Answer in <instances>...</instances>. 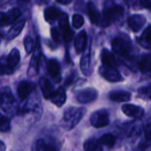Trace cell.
<instances>
[{"mask_svg":"<svg viewBox=\"0 0 151 151\" xmlns=\"http://www.w3.org/2000/svg\"><path fill=\"white\" fill-rule=\"evenodd\" d=\"M101 60H102L103 65L112 66V67H116V68L118 66V62H117L115 56L113 55L112 52H111L107 49H103V50L101 52Z\"/></svg>","mask_w":151,"mask_h":151,"instance_id":"22","label":"cell"},{"mask_svg":"<svg viewBox=\"0 0 151 151\" xmlns=\"http://www.w3.org/2000/svg\"><path fill=\"white\" fill-rule=\"evenodd\" d=\"M21 16V12L18 8H13L6 12H1V26H7L13 23Z\"/></svg>","mask_w":151,"mask_h":151,"instance_id":"14","label":"cell"},{"mask_svg":"<svg viewBox=\"0 0 151 151\" xmlns=\"http://www.w3.org/2000/svg\"><path fill=\"white\" fill-rule=\"evenodd\" d=\"M0 150L1 151H5V144L2 141L0 142Z\"/></svg>","mask_w":151,"mask_h":151,"instance_id":"41","label":"cell"},{"mask_svg":"<svg viewBox=\"0 0 151 151\" xmlns=\"http://www.w3.org/2000/svg\"><path fill=\"white\" fill-rule=\"evenodd\" d=\"M87 11L88 18L92 24L99 25L102 22V16L100 14L99 10L97 9L96 5L93 2H88L87 4Z\"/></svg>","mask_w":151,"mask_h":151,"instance_id":"17","label":"cell"},{"mask_svg":"<svg viewBox=\"0 0 151 151\" xmlns=\"http://www.w3.org/2000/svg\"><path fill=\"white\" fill-rule=\"evenodd\" d=\"M143 134H144V138L147 142L151 141V122L147 124L144 128H143Z\"/></svg>","mask_w":151,"mask_h":151,"instance_id":"34","label":"cell"},{"mask_svg":"<svg viewBox=\"0 0 151 151\" xmlns=\"http://www.w3.org/2000/svg\"><path fill=\"white\" fill-rule=\"evenodd\" d=\"M98 97V92L93 88H87L78 91L75 95L76 100L80 104H88L94 102Z\"/></svg>","mask_w":151,"mask_h":151,"instance_id":"8","label":"cell"},{"mask_svg":"<svg viewBox=\"0 0 151 151\" xmlns=\"http://www.w3.org/2000/svg\"><path fill=\"white\" fill-rule=\"evenodd\" d=\"M19 113L23 115L31 114L35 119H39L42 113V108L38 96H31L27 100V102L23 105V107L19 110Z\"/></svg>","mask_w":151,"mask_h":151,"instance_id":"5","label":"cell"},{"mask_svg":"<svg viewBox=\"0 0 151 151\" xmlns=\"http://www.w3.org/2000/svg\"><path fill=\"white\" fill-rule=\"evenodd\" d=\"M24 48L26 50L27 53H31L35 48V42L34 40L30 37V36H26L24 39Z\"/></svg>","mask_w":151,"mask_h":151,"instance_id":"33","label":"cell"},{"mask_svg":"<svg viewBox=\"0 0 151 151\" xmlns=\"http://www.w3.org/2000/svg\"><path fill=\"white\" fill-rule=\"evenodd\" d=\"M35 84L32 81H21L17 88V94L19 98L21 101H24L27 99V96L31 95V93L35 90Z\"/></svg>","mask_w":151,"mask_h":151,"instance_id":"12","label":"cell"},{"mask_svg":"<svg viewBox=\"0 0 151 151\" xmlns=\"http://www.w3.org/2000/svg\"><path fill=\"white\" fill-rule=\"evenodd\" d=\"M90 47L91 44L88 43L84 54L82 55L81 58V64H80V67H81V73L85 75V76H90L91 73H92V66H91V57H90Z\"/></svg>","mask_w":151,"mask_h":151,"instance_id":"11","label":"cell"},{"mask_svg":"<svg viewBox=\"0 0 151 151\" xmlns=\"http://www.w3.org/2000/svg\"><path fill=\"white\" fill-rule=\"evenodd\" d=\"M121 109L127 116L135 119H140L144 116V110L138 105L126 104L122 106Z\"/></svg>","mask_w":151,"mask_h":151,"instance_id":"13","label":"cell"},{"mask_svg":"<svg viewBox=\"0 0 151 151\" xmlns=\"http://www.w3.org/2000/svg\"><path fill=\"white\" fill-rule=\"evenodd\" d=\"M87 110L84 107H69L64 111L63 119H62V126L63 127L70 131L73 129L83 119L86 114Z\"/></svg>","mask_w":151,"mask_h":151,"instance_id":"1","label":"cell"},{"mask_svg":"<svg viewBox=\"0 0 151 151\" xmlns=\"http://www.w3.org/2000/svg\"><path fill=\"white\" fill-rule=\"evenodd\" d=\"M139 68L142 73L151 75V53L146 54L142 58L139 63Z\"/></svg>","mask_w":151,"mask_h":151,"instance_id":"27","label":"cell"},{"mask_svg":"<svg viewBox=\"0 0 151 151\" xmlns=\"http://www.w3.org/2000/svg\"><path fill=\"white\" fill-rule=\"evenodd\" d=\"M89 121L92 127L95 128H103L107 127L110 124V115L109 111L106 109H101L94 111L90 118Z\"/></svg>","mask_w":151,"mask_h":151,"instance_id":"6","label":"cell"},{"mask_svg":"<svg viewBox=\"0 0 151 151\" xmlns=\"http://www.w3.org/2000/svg\"><path fill=\"white\" fill-rule=\"evenodd\" d=\"M62 14L63 12L55 6H50L44 10V19L47 22H53L57 19L58 20Z\"/></svg>","mask_w":151,"mask_h":151,"instance_id":"25","label":"cell"},{"mask_svg":"<svg viewBox=\"0 0 151 151\" xmlns=\"http://www.w3.org/2000/svg\"><path fill=\"white\" fill-rule=\"evenodd\" d=\"M139 93L151 100V85L140 88L139 89Z\"/></svg>","mask_w":151,"mask_h":151,"instance_id":"35","label":"cell"},{"mask_svg":"<svg viewBox=\"0 0 151 151\" xmlns=\"http://www.w3.org/2000/svg\"><path fill=\"white\" fill-rule=\"evenodd\" d=\"M50 33H51V37H52L53 41L56 43H60L61 41L63 40V35H62L60 29L58 27H53L50 30Z\"/></svg>","mask_w":151,"mask_h":151,"instance_id":"32","label":"cell"},{"mask_svg":"<svg viewBox=\"0 0 151 151\" xmlns=\"http://www.w3.org/2000/svg\"><path fill=\"white\" fill-rule=\"evenodd\" d=\"M109 97L113 102L120 103V102H127V101L131 100L132 95L128 91H125V90H115V91H111L109 94Z\"/></svg>","mask_w":151,"mask_h":151,"instance_id":"24","label":"cell"},{"mask_svg":"<svg viewBox=\"0 0 151 151\" xmlns=\"http://www.w3.org/2000/svg\"><path fill=\"white\" fill-rule=\"evenodd\" d=\"M58 4H70V3H71V0H69V1H65V0L61 1V0H58Z\"/></svg>","mask_w":151,"mask_h":151,"instance_id":"40","label":"cell"},{"mask_svg":"<svg viewBox=\"0 0 151 151\" xmlns=\"http://www.w3.org/2000/svg\"><path fill=\"white\" fill-rule=\"evenodd\" d=\"M113 51L127 61H131L134 58V48L131 42L123 36L115 37L111 42Z\"/></svg>","mask_w":151,"mask_h":151,"instance_id":"3","label":"cell"},{"mask_svg":"<svg viewBox=\"0 0 151 151\" xmlns=\"http://www.w3.org/2000/svg\"><path fill=\"white\" fill-rule=\"evenodd\" d=\"M146 150V146L144 145V144H140L136 149H135V150L134 151H144Z\"/></svg>","mask_w":151,"mask_h":151,"instance_id":"39","label":"cell"},{"mask_svg":"<svg viewBox=\"0 0 151 151\" xmlns=\"http://www.w3.org/2000/svg\"><path fill=\"white\" fill-rule=\"evenodd\" d=\"M20 61V53L17 48H13L6 58V65L12 71Z\"/></svg>","mask_w":151,"mask_h":151,"instance_id":"23","label":"cell"},{"mask_svg":"<svg viewBox=\"0 0 151 151\" xmlns=\"http://www.w3.org/2000/svg\"><path fill=\"white\" fill-rule=\"evenodd\" d=\"M48 73H49L51 80L54 82L58 83L61 81V68H60L59 63L56 59L51 58L49 60V62H48Z\"/></svg>","mask_w":151,"mask_h":151,"instance_id":"16","label":"cell"},{"mask_svg":"<svg viewBox=\"0 0 151 151\" xmlns=\"http://www.w3.org/2000/svg\"><path fill=\"white\" fill-rule=\"evenodd\" d=\"M11 129V120L4 115L1 116V124H0V130L2 133L8 132Z\"/></svg>","mask_w":151,"mask_h":151,"instance_id":"31","label":"cell"},{"mask_svg":"<svg viewBox=\"0 0 151 151\" xmlns=\"http://www.w3.org/2000/svg\"><path fill=\"white\" fill-rule=\"evenodd\" d=\"M100 143L104 146H106L108 148H112L114 145H115V142H116V137L112 134H104L99 140Z\"/></svg>","mask_w":151,"mask_h":151,"instance_id":"29","label":"cell"},{"mask_svg":"<svg viewBox=\"0 0 151 151\" xmlns=\"http://www.w3.org/2000/svg\"><path fill=\"white\" fill-rule=\"evenodd\" d=\"M146 18L142 14H133L128 18L127 24L133 32H139L145 25Z\"/></svg>","mask_w":151,"mask_h":151,"instance_id":"15","label":"cell"},{"mask_svg":"<svg viewBox=\"0 0 151 151\" xmlns=\"http://www.w3.org/2000/svg\"><path fill=\"white\" fill-rule=\"evenodd\" d=\"M47 144L45 143V142L43 140H37L35 142V146H34V150L35 151H43L45 146Z\"/></svg>","mask_w":151,"mask_h":151,"instance_id":"36","label":"cell"},{"mask_svg":"<svg viewBox=\"0 0 151 151\" xmlns=\"http://www.w3.org/2000/svg\"><path fill=\"white\" fill-rule=\"evenodd\" d=\"M99 74L106 81L110 82H119L122 81L124 79L119 72L117 70L116 67L107 66V65H101L99 67Z\"/></svg>","mask_w":151,"mask_h":151,"instance_id":"7","label":"cell"},{"mask_svg":"<svg viewBox=\"0 0 151 151\" xmlns=\"http://www.w3.org/2000/svg\"><path fill=\"white\" fill-rule=\"evenodd\" d=\"M25 23H26L25 19H19V21L15 22L11 27V28L8 30V32L6 34V39L8 41H11V40L14 39L15 37H17L19 35V33L22 31V29H23V27L25 26Z\"/></svg>","mask_w":151,"mask_h":151,"instance_id":"21","label":"cell"},{"mask_svg":"<svg viewBox=\"0 0 151 151\" xmlns=\"http://www.w3.org/2000/svg\"><path fill=\"white\" fill-rule=\"evenodd\" d=\"M124 7L113 2H108L105 4L104 12L102 16L101 25L103 27H108L112 22H115L121 19L124 15Z\"/></svg>","mask_w":151,"mask_h":151,"instance_id":"2","label":"cell"},{"mask_svg":"<svg viewBox=\"0 0 151 151\" xmlns=\"http://www.w3.org/2000/svg\"><path fill=\"white\" fill-rule=\"evenodd\" d=\"M1 109L9 116H14L19 111L18 103L8 87H4L1 89Z\"/></svg>","mask_w":151,"mask_h":151,"instance_id":"4","label":"cell"},{"mask_svg":"<svg viewBox=\"0 0 151 151\" xmlns=\"http://www.w3.org/2000/svg\"><path fill=\"white\" fill-rule=\"evenodd\" d=\"M84 151H104L103 145L96 139H88L84 142Z\"/></svg>","mask_w":151,"mask_h":151,"instance_id":"28","label":"cell"},{"mask_svg":"<svg viewBox=\"0 0 151 151\" xmlns=\"http://www.w3.org/2000/svg\"><path fill=\"white\" fill-rule=\"evenodd\" d=\"M58 28L60 29L62 35H63V40L65 42H69L73 36V32L70 28L69 25V20H68V16L66 13H64L61 15V17L58 19Z\"/></svg>","mask_w":151,"mask_h":151,"instance_id":"9","label":"cell"},{"mask_svg":"<svg viewBox=\"0 0 151 151\" xmlns=\"http://www.w3.org/2000/svg\"><path fill=\"white\" fill-rule=\"evenodd\" d=\"M72 25L74 28H81L84 25V18L82 15L76 13L72 17Z\"/></svg>","mask_w":151,"mask_h":151,"instance_id":"30","label":"cell"},{"mask_svg":"<svg viewBox=\"0 0 151 151\" xmlns=\"http://www.w3.org/2000/svg\"><path fill=\"white\" fill-rule=\"evenodd\" d=\"M50 100L51 101L53 104H55L58 107L63 106L66 101V93H65V88L60 87L57 90H55V92L52 94Z\"/></svg>","mask_w":151,"mask_h":151,"instance_id":"19","label":"cell"},{"mask_svg":"<svg viewBox=\"0 0 151 151\" xmlns=\"http://www.w3.org/2000/svg\"><path fill=\"white\" fill-rule=\"evenodd\" d=\"M43 151H57L56 150V149L52 146V145H46L45 146V148H44V150Z\"/></svg>","mask_w":151,"mask_h":151,"instance_id":"38","label":"cell"},{"mask_svg":"<svg viewBox=\"0 0 151 151\" xmlns=\"http://www.w3.org/2000/svg\"><path fill=\"white\" fill-rule=\"evenodd\" d=\"M140 4L142 8L148 9L151 11V0H148V1H141Z\"/></svg>","mask_w":151,"mask_h":151,"instance_id":"37","label":"cell"},{"mask_svg":"<svg viewBox=\"0 0 151 151\" xmlns=\"http://www.w3.org/2000/svg\"><path fill=\"white\" fill-rule=\"evenodd\" d=\"M139 43L142 47L151 50V25L144 29L142 35L139 38Z\"/></svg>","mask_w":151,"mask_h":151,"instance_id":"26","label":"cell"},{"mask_svg":"<svg viewBox=\"0 0 151 151\" xmlns=\"http://www.w3.org/2000/svg\"><path fill=\"white\" fill-rule=\"evenodd\" d=\"M39 86H40V88L42 92L44 98L50 99L52 94L55 92V89H54L53 85H51V83L50 82V81L46 79L45 77H42L39 80Z\"/></svg>","mask_w":151,"mask_h":151,"instance_id":"20","label":"cell"},{"mask_svg":"<svg viewBox=\"0 0 151 151\" xmlns=\"http://www.w3.org/2000/svg\"><path fill=\"white\" fill-rule=\"evenodd\" d=\"M40 58H41V50H40V45L37 43V47L35 50V52L30 59L29 66L27 69V75L28 77L32 78L35 76L38 73L39 71V63H40Z\"/></svg>","mask_w":151,"mask_h":151,"instance_id":"10","label":"cell"},{"mask_svg":"<svg viewBox=\"0 0 151 151\" xmlns=\"http://www.w3.org/2000/svg\"><path fill=\"white\" fill-rule=\"evenodd\" d=\"M87 42H88L87 33L85 30H82L78 34V35L75 37V40H74V49H75L76 53L80 54L83 52L84 50H86Z\"/></svg>","mask_w":151,"mask_h":151,"instance_id":"18","label":"cell"}]
</instances>
